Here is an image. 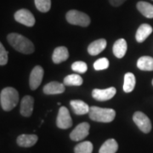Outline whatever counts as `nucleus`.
I'll return each mask as SVG.
<instances>
[{
    "label": "nucleus",
    "instance_id": "nucleus-1",
    "mask_svg": "<svg viewBox=\"0 0 153 153\" xmlns=\"http://www.w3.org/2000/svg\"><path fill=\"white\" fill-rule=\"evenodd\" d=\"M7 40L11 46L18 52L30 55L34 52V44L27 38L18 33H10L7 37Z\"/></svg>",
    "mask_w": 153,
    "mask_h": 153
},
{
    "label": "nucleus",
    "instance_id": "nucleus-2",
    "mask_svg": "<svg viewBox=\"0 0 153 153\" xmlns=\"http://www.w3.org/2000/svg\"><path fill=\"white\" fill-rule=\"evenodd\" d=\"M19 101V93L12 87L4 88L0 94V104L4 111H10L15 108Z\"/></svg>",
    "mask_w": 153,
    "mask_h": 153
},
{
    "label": "nucleus",
    "instance_id": "nucleus-3",
    "mask_svg": "<svg viewBox=\"0 0 153 153\" xmlns=\"http://www.w3.org/2000/svg\"><path fill=\"white\" fill-rule=\"evenodd\" d=\"M89 117L90 119L99 123H111L114 120L116 111L111 108H101L98 106L89 107Z\"/></svg>",
    "mask_w": 153,
    "mask_h": 153
},
{
    "label": "nucleus",
    "instance_id": "nucleus-4",
    "mask_svg": "<svg viewBox=\"0 0 153 153\" xmlns=\"http://www.w3.org/2000/svg\"><path fill=\"white\" fill-rule=\"evenodd\" d=\"M66 21L71 25L80 26L82 27H86L90 24V18L87 14L81 11L71 10L66 13Z\"/></svg>",
    "mask_w": 153,
    "mask_h": 153
},
{
    "label": "nucleus",
    "instance_id": "nucleus-5",
    "mask_svg": "<svg viewBox=\"0 0 153 153\" xmlns=\"http://www.w3.org/2000/svg\"><path fill=\"white\" fill-rule=\"evenodd\" d=\"M133 120L137 127L145 134H148L152 130V123L146 115L141 111H136L133 116Z\"/></svg>",
    "mask_w": 153,
    "mask_h": 153
},
{
    "label": "nucleus",
    "instance_id": "nucleus-6",
    "mask_svg": "<svg viewBox=\"0 0 153 153\" xmlns=\"http://www.w3.org/2000/svg\"><path fill=\"white\" fill-rule=\"evenodd\" d=\"M56 125L59 128H61V129H66L72 126V120H71L70 112L65 106L60 107L57 119H56Z\"/></svg>",
    "mask_w": 153,
    "mask_h": 153
},
{
    "label": "nucleus",
    "instance_id": "nucleus-7",
    "mask_svg": "<svg viewBox=\"0 0 153 153\" xmlns=\"http://www.w3.org/2000/svg\"><path fill=\"white\" fill-rule=\"evenodd\" d=\"M15 20L17 22L21 23L22 25H25L27 27H33L35 25V17L32 14L31 11L26 9H22L19 10L15 13Z\"/></svg>",
    "mask_w": 153,
    "mask_h": 153
},
{
    "label": "nucleus",
    "instance_id": "nucleus-8",
    "mask_svg": "<svg viewBox=\"0 0 153 153\" xmlns=\"http://www.w3.org/2000/svg\"><path fill=\"white\" fill-rule=\"evenodd\" d=\"M90 126L88 123H79L76 128L71 132L70 138L73 141H79L82 140L84 138L88 135Z\"/></svg>",
    "mask_w": 153,
    "mask_h": 153
},
{
    "label": "nucleus",
    "instance_id": "nucleus-9",
    "mask_svg": "<svg viewBox=\"0 0 153 153\" xmlns=\"http://www.w3.org/2000/svg\"><path fill=\"white\" fill-rule=\"evenodd\" d=\"M44 69L42 66H36L33 68L29 78V85L32 90H35L39 87L44 77Z\"/></svg>",
    "mask_w": 153,
    "mask_h": 153
},
{
    "label": "nucleus",
    "instance_id": "nucleus-10",
    "mask_svg": "<svg viewBox=\"0 0 153 153\" xmlns=\"http://www.w3.org/2000/svg\"><path fill=\"white\" fill-rule=\"evenodd\" d=\"M117 90L114 87H110L105 89H99L94 88L92 91V96L94 99L99 101H105L111 100L115 96Z\"/></svg>",
    "mask_w": 153,
    "mask_h": 153
},
{
    "label": "nucleus",
    "instance_id": "nucleus-11",
    "mask_svg": "<svg viewBox=\"0 0 153 153\" xmlns=\"http://www.w3.org/2000/svg\"><path fill=\"white\" fill-rule=\"evenodd\" d=\"M33 107H34V99L30 95L24 96L21 102V109H20L21 114L26 117L32 116Z\"/></svg>",
    "mask_w": 153,
    "mask_h": 153
},
{
    "label": "nucleus",
    "instance_id": "nucleus-12",
    "mask_svg": "<svg viewBox=\"0 0 153 153\" xmlns=\"http://www.w3.org/2000/svg\"><path fill=\"white\" fill-rule=\"evenodd\" d=\"M38 138L36 134H21L17 137L16 142L22 147H32L37 141Z\"/></svg>",
    "mask_w": 153,
    "mask_h": 153
},
{
    "label": "nucleus",
    "instance_id": "nucleus-13",
    "mask_svg": "<svg viewBox=\"0 0 153 153\" xmlns=\"http://www.w3.org/2000/svg\"><path fill=\"white\" fill-rule=\"evenodd\" d=\"M68 58H69V51L67 48L64 46L57 47L53 52L52 60L55 64H60L61 62L67 60Z\"/></svg>",
    "mask_w": 153,
    "mask_h": 153
},
{
    "label": "nucleus",
    "instance_id": "nucleus-14",
    "mask_svg": "<svg viewBox=\"0 0 153 153\" xmlns=\"http://www.w3.org/2000/svg\"><path fill=\"white\" fill-rule=\"evenodd\" d=\"M153 29L152 26L149 24H142L140 26V27L137 30L136 34H135V38L138 43H143L146 38L152 33Z\"/></svg>",
    "mask_w": 153,
    "mask_h": 153
},
{
    "label": "nucleus",
    "instance_id": "nucleus-15",
    "mask_svg": "<svg viewBox=\"0 0 153 153\" xmlns=\"http://www.w3.org/2000/svg\"><path fill=\"white\" fill-rule=\"evenodd\" d=\"M106 47V40L104 38H100L98 40L94 41L93 43L88 45V52L91 55H97L100 52H102Z\"/></svg>",
    "mask_w": 153,
    "mask_h": 153
},
{
    "label": "nucleus",
    "instance_id": "nucleus-16",
    "mask_svg": "<svg viewBox=\"0 0 153 153\" xmlns=\"http://www.w3.org/2000/svg\"><path fill=\"white\" fill-rule=\"evenodd\" d=\"M45 94H59L65 91V85L58 82H50L44 87Z\"/></svg>",
    "mask_w": 153,
    "mask_h": 153
},
{
    "label": "nucleus",
    "instance_id": "nucleus-17",
    "mask_svg": "<svg viewBox=\"0 0 153 153\" xmlns=\"http://www.w3.org/2000/svg\"><path fill=\"white\" fill-rule=\"evenodd\" d=\"M74 113L76 115H84L88 113L89 106L84 101L80 100H73L70 102Z\"/></svg>",
    "mask_w": 153,
    "mask_h": 153
},
{
    "label": "nucleus",
    "instance_id": "nucleus-18",
    "mask_svg": "<svg viewBox=\"0 0 153 153\" xmlns=\"http://www.w3.org/2000/svg\"><path fill=\"white\" fill-rule=\"evenodd\" d=\"M127 49H128V45L126 40L123 38H120L117 40L113 45V54L117 58L121 59L125 55Z\"/></svg>",
    "mask_w": 153,
    "mask_h": 153
},
{
    "label": "nucleus",
    "instance_id": "nucleus-19",
    "mask_svg": "<svg viewBox=\"0 0 153 153\" xmlns=\"http://www.w3.org/2000/svg\"><path fill=\"white\" fill-rule=\"evenodd\" d=\"M137 9L143 16L146 18H153V5L150 3L140 1L137 3Z\"/></svg>",
    "mask_w": 153,
    "mask_h": 153
},
{
    "label": "nucleus",
    "instance_id": "nucleus-20",
    "mask_svg": "<svg viewBox=\"0 0 153 153\" xmlns=\"http://www.w3.org/2000/svg\"><path fill=\"white\" fill-rule=\"evenodd\" d=\"M137 66L141 71H153V58L150 56H142L137 61Z\"/></svg>",
    "mask_w": 153,
    "mask_h": 153
},
{
    "label": "nucleus",
    "instance_id": "nucleus-21",
    "mask_svg": "<svg viewBox=\"0 0 153 153\" xmlns=\"http://www.w3.org/2000/svg\"><path fill=\"white\" fill-rule=\"evenodd\" d=\"M118 150V144L114 139H109L101 146L99 153H116Z\"/></svg>",
    "mask_w": 153,
    "mask_h": 153
},
{
    "label": "nucleus",
    "instance_id": "nucleus-22",
    "mask_svg": "<svg viewBox=\"0 0 153 153\" xmlns=\"http://www.w3.org/2000/svg\"><path fill=\"white\" fill-rule=\"evenodd\" d=\"M135 76L131 72H128L126 73L124 76V82H123V91L125 93H130L134 90V88L135 87Z\"/></svg>",
    "mask_w": 153,
    "mask_h": 153
},
{
    "label": "nucleus",
    "instance_id": "nucleus-23",
    "mask_svg": "<svg viewBox=\"0 0 153 153\" xmlns=\"http://www.w3.org/2000/svg\"><path fill=\"white\" fill-rule=\"evenodd\" d=\"M82 82V78L77 74H71L64 78V85L67 86H80Z\"/></svg>",
    "mask_w": 153,
    "mask_h": 153
},
{
    "label": "nucleus",
    "instance_id": "nucleus-24",
    "mask_svg": "<svg viewBox=\"0 0 153 153\" xmlns=\"http://www.w3.org/2000/svg\"><path fill=\"white\" fill-rule=\"evenodd\" d=\"M93 144L90 141H83L77 144L74 148L75 153H92Z\"/></svg>",
    "mask_w": 153,
    "mask_h": 153
},
{
    "label": "nucleus",
    "instance_id": "nucleus-25",
    "mask_svg": "<svg viewBox=\"0 0 153 153\" xmlns=\"http://www.w3.org/2000/svg\"><path fill=\"white\" fill-rule=\"evenodd\" d=\"M36 8L40 12L46 13L51 8V0H34Z\"/></svg>",
    "mask_w": 153,
    "mask_h": 153
},
{
    "label": "nucleus",
    "instance_id": "nucleus-26",
    "mask_svg": "<svg viewBox=\"0 0 153 153\" xmlns=\"http://www.w3.org/2000/svg\"><path fill=\"white\" fill-rule=\"evenodd\" d=\"M109 67V60L106 58H100L97 60L94 63V68L96 71H102V70H105Z\"/></svg>",
    "mask_w": 153,
    "mask_h": 153
},
{
    "label": "nucleus",
    "instance_id": "nucleus-27",
    "mask_svg": "<svg viewBox=\"0 0 153 153\" xmlns=\"http://www.w3.org/2000/svg\"><path fill=\"white\" fill-rule=\"evenodd\" d=\"M71 69L78 73H85L88 70V66L83 61H76L71 65Z\"/></svg>",
    "mask_w": 153,
    "mask_h": 153
},
{
    "label": "nucleus",
    "instance_id": "nucleus-28",
    "mask_svg": "<svg viewBox=\"0 0 153 153\" xmlns=\"http://www.w3.org/2000/svg\"><path fill=\"white\" fill-rule=\"evenodd\" d=\"M8 63V52L0 42V66H4Z\"/></svg>",
    "mask_w": 153,
    "mask_h": 153
},
{
    "label": "nucleus",
    "instance_id": "nucleus-29",
    "mask_svg": "<svg viewBox=\"0 0 153 153\" xmlns=\"http://www.w3.org/2000/svg\"><path fill=\"white\" fill-rule=\"evenodd\" d=\"M126 0H109L110 4L114 7H118V6L122 5Z\"/></svg>",
    "mask_w": 153,
    "mask_h": 153
},
{
    "label": "nucleus",
    "instance_id": "nucleus-30",
    "mask_svg": "<svg viewBox=\"0 0 153 153\" xmlns=\"http://www.w3.org/2000/svg\"><path fill=\"white\" fill-rule=\"evenodd\" d=\"M152 85H153V79H152Z\"/></svg>",
    "mask_w": 153,
    "mask_h": 153
}]
</instances>
